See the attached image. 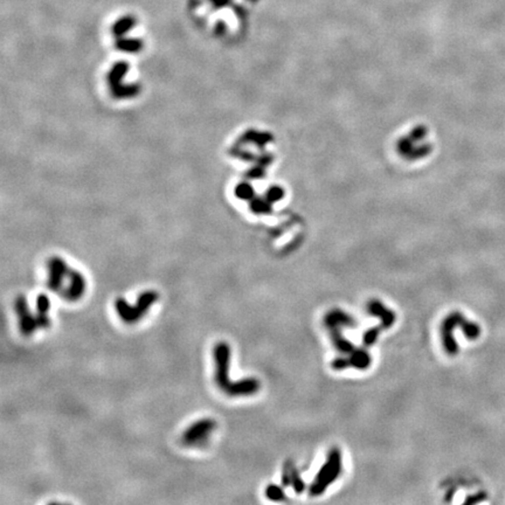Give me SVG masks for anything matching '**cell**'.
Instances as JSON below:
<instances>
[{
	"label": "cell",
	"instance_id": "e0dca14e",
	"mask_svg": "<svg viewBox=\"0 0 505 505\" xmlns=\"http://www.w3.org/2000/svg\"><path fill=\"white\" fill-rule=\"evenodd\" d=\"M291 484H293V488H294V490L297 492H302L303 490H304V482L302 481L301 478L298 477V474H297V471L295 470V468L291 466Z\"/></svg>",
	"mask_w": 505,
	"mask_h": 505
},
{
	"label": "cell",
	"instance_id": "7c38bea8",
	"mask_svg": "<svg viewBox=\"0 0 505 505\" xmlns=\"http://www.w3.org/2000/svg\"><path fill=\"white\" fill-rule=\"evenodd\" d=\"M367 311L373 316H378L381 319L380 327L381 329H388L389 326H392L394 322H396V314L393 311L388 310L383 303L377 301V299H373V301L368 302L367 304Z\"/></svg>",
	"mask_w": 505,
	"mask_h": 505
},
{
	"label": "cell",
	"instance_id": "30bf717a",
	"mask_svg": "<svg viewBox=\"0 0 505 505\" xmlns=\"http://www.w3.org/2000/svg\"><path fill=\"white\" fill-rule=\"evenodd\" d=\"M69 286L68 288L64 290L63 297L67 299V301L71 302H76L83 296L85 293V280L83 277V275L81 273L76 272V270H69Z\"/></svg>",
	"mask_w": 505,
	"mask_h": 505
},
{
	"label": "cell",
	"instance_id": "9c48e42d",
	"mask_svg": "<svg viewBox=\"0 0 505 505\" xmlns=\"http://www.w3.org/2000/svg\"><path fill=\"white\" fill-rule=\"evenodd\" d=\"M371 364V358L367 351L361 350V348H356L355 352L351 353L350 359L346 358H337L332 363V367L335 369H344L347 367H356L358 369H365Z\"/></svg>",
	"mask_w": 505,
	"mask_h": 505
},
{
	"label": "cell",
	"instance_id": "2e32d148",
	"mask_svg": "<svg viewBox=\"0 0 505 505\" xmlns=\"http://www.w3.org/2000/svg\"><path fill=\"white\" fill-rule=\"evenodd\" d=\"M383 330L379 326H377V327H373V329L371 330H368L366 331L364 334V338H363V343L365 346H371L372 344H375L377 342V339H378V335H379V332Z\"/></svg>",
	"mask_w": 505,
	"mask_h": 505
},
{
	"label": "cell",
	"instance_id": "d6986e66",
	"mask_svg": "<svg viewBox=\"0 0 505 505\" xmlns=\"http://www.w3.org/2000/svg\"><path fill=\"white\" fill-rule=\"evenodd\" d=\"M486 497H487V495L484 494V492H479V494H477V495H473V496H470L469 498H467L466 504H475L477 502H481V500H483Z\"/></svg>",
	"mask_w": 505,
	"mask_h": 505
},
{
	"label": "cell",
	"instance_id": "8fae6325",
	"mask_svg": "<svg viewBox=\"0 0 505 505\" xmlns=\"http://www.w3.org/2000/svg\"><path fill=\"white\" fill-rule=\"evenodd\" d=\"M260 389V381L255 378H246L237 381H233L231 387L227 391L228 396L241 397V396H252Z\"/></svg>",
	"mask_w": 505,
	"mask_h": 505
},
{
	"label": "cell",
	"instance_id": "3957f363",
	"mask_svg": "<svg viewBox=\"0 0 505 505\" xmlns=\"http://www.w3.org/2000/svg\"><path fill=\"white\" fill-rule=\"evenodd\" d=\"M325 325L330 329L331 338L334 340V344L337 350L342 353H352L355 352V345L344 339L342 334H340V326H353L355 321L351 316L344 314L343 311L334 310L330 314L326 315L325 317Z\"/></svg>",
	"mask_w": 505,
	"mask_h": 505
},
{
	"label": "cell",
	"instance_id": "4fadbf2b",
	"mask_svg": "<svg viewBox=\"0 0 505 505\" xmlns=\"http://www.w3.org/2000/svg\"><path fill=\"white\" fill-rule=\"evenodd\" d=\"M36 306V319L40 329H47L51 325V318H49V309H51V299L45 294L38 295L35 301Z\"/></svg>",
	"mask_w": 505,
	"mask_h": 505
},
{
	"label": "cell",
	"instance_id": "9a60e30c",
	"mask_svg": "<svg viewBox=\"0 0 505 505\" xmlns=\"http://www.w3.org/2000/svg\"><path fill=\"white\" fill-rule=\"evenodd\" d=\"M266 496L269 499L275 500V502L284 499V492H283L282 488L275 486V484H270V486H268V488L266 489Z\"/></svg>",
	"mask_w": 505,
	"mask_h": 505
},
{
	"label": "cell",
	"instance_id": "5bb4252c",
	"mask_svg": "<svg viewBox=\"0 0 505 505\" xmlns=\"http://www.w3.org/2000/svg\"><path fill=\"white\" fill-rule=\"evenodd\" d=\"M461 329L468 339H476L479 336V334H481L479 325L471 322H467L466 319L461 324Z\"/></svg>",
	"mask_w": 505,
	"mask_h": 505
},
{
	"label": "cell",
	"instance_id": "52a82bcc",
	"mask_svg": "<svg viewBox=\"0 0 505 505\" xmlns=\"http://www.w3.org/2000/svg\"><path fill=\"white\" fill-rule=\"evenodd\" d=\"M465 321V317H463L462 314L459 313H454L449 315L448 317L446 318V321L442 324V342L443 346H445V350L447 353L454 356L456 355L458 351V346L456 342H455L454 337H453V331L456 326L461 325V323Z\"/></svg>",
	"mask_w": 505,
	"mask_h": 505
},
{
	"label": "cell",
	"instance_id": "277c9868",
	"mask_svg": "<svg viewBox=\"0 0 505 505\" xmlns=\"http://www.w3.org/2000/svg\"><path fill=\"white\" fill-rule=\"evenodd\" d=\"M213 358H214L215 363V384L220 389L227 393L233 383L229 379L231 346L226 342H219L213 348Z\"/></svg>",
	"mask_w": 505,
	"mask_h": 505
},
{
	"label": "cell",
	"instance_id": "ac0fdd59",
	"mask_svg": "<svg viewBox=\"0 0 505 505\" xmlns=\"http://www.w3.org/2000/svg\"><path fill=\"white\" fill-rule=\"evenodd\" d=\"M133 25H134V20L133 19L124 18V19L121 20V21L116 25V31L118 33H123V32L128 31L129 27L133 26Z\"/></svg>",
	"mask_w": 505,
	"mask_h": 505
},
{
	"label": "cell",
	"instance_id": "5b68a950",
	"mask_svg": "<svg viewBox=\"0 0 505 505\" xmlns=\"http://www.w3.org/2000/svg\"><path fill=\"white\" fill-rule=\"evenodd\" d=\"M216 428V422L211 418L200 419L185 430L182 436L184 445L190 447L203 446L208 441L211 434Z\"/></svg>",
	"mask_w": 505,
	"mask_h": 505
},
{
	"label": "cell",
	"instance_id": "ba28073f",
	"mask_svg": "<svg viewBox=\"0 0 505 505\" xmlns=\"http://www.w3.org/2000/svg\"><path fill=\"white\" fill-rule=\"evenodd\" d=\"M49 277L47 286L52 291H59L62 286L63 277L69 273L65 262L60 257H53L48 262Z\"/></svg>",
	"mask_w": 505,
	"mask_h": 505
},
{
	"label": "cell",
	"instance_id": "6da1fadb",
	"mask_svg": "<svg viewBox=\"0 0 505 505\" xmlns=\"http://www.w3.org/2000/svg\"><path fill=\"white\" fill-rule=\"evenodd\" d=\"M158 299V294L153 290H146L142 293L137 298V302L135 305H130L126 299L117 298L115 301V309L116 313L123 322L128 324H134L138 322L139 319L144 317V315L149 311Z\"/></svg>",
	"mask_w": 505,
	"mask_h": 505
},
{
	"label": "cell",
	"instance_id": "7a4b0ae2",
	"mask_svg": "<svg viewBox=\"0 0 505 505\" xmlns=\"http://www.w3.org/2000/svg\"><path fill=\"white\" fill-rule=\"evenodd\" d=\"M340 471H342V457H340L339 450L334 449L330 451L326 463L316 476L313 486L310 488V494L314 496L323 494L326 488L336 481Z\"/></svg>",
	"mask_w": 505,
	"mask_h": 505
},
{
	"label": "cell",
	"instance_id": "8992f818",
	"mask_svg": "<svg viewBox=\"0 0 505 505\" xmlns=\"http://www.w3.org/2000/svg\"><path fill=\"white\" fill-rule=\"evenodd\" d=\"M15 313L19 317V329L24 336H31L39 329L36 316L33 315L27 304V299L24 295H19L15 299Z\"/></svg>",
	"mask_w": 505,
	"mask_h": 505
}]
</instances>
